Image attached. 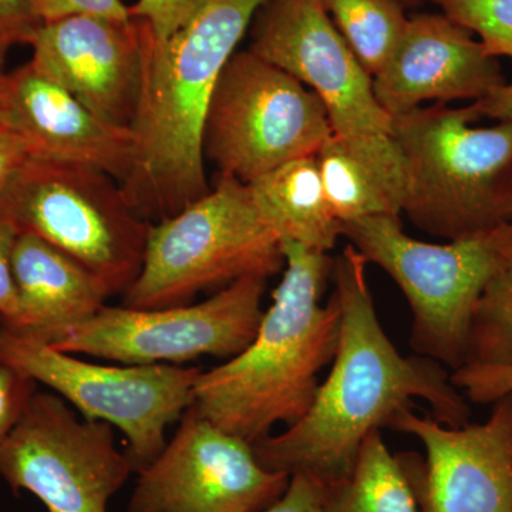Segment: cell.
Segmentation results:
<instances>
[{
    "label": "cell",
    "instance_id": "12",
    "mask_svg": "<svg viewBox=\"0 0 512 512\" xmlns=\"http://www.w3.org/2000/svg\"><path fill=\"white\" fill-rule=\"evenodd\" d=\"M133 473L110 424L83 419L62 397L39 390L0 451V478L49 512H109Z\"/></svg>",
    "mask_w": 512,
    "mask_h": 512
},
{
    "label": "cell",
    "instance_id": "24",
    "mask_svg": "<svg viewBox=\"0 0 512 512\" xmlns=\"http://www.w3.org/2000/svg\"><path fill=\"white\" fill-rule=\"evenodd\" d=\"M444 15L480 37L488 55L512 57V0H433Z\"/></svg>",
    "mask_w": 512,
    "mask_h": 512
},
{
    "label": "cell",
    "instance_id": "5",
    "mask_svg": "<svg viewBox=\"0 0 512 512\" xmlns=\"http://www.w3.org/2000/svg\"><path fill=\"white\" fill-rule=\"evenodd\" d=\"M281 239L256 207L248 184L218 174L184 210L151 224L143 266L123 293L136 309L188 305L198 293L284 271Z\"/></svg>",
    "mask_w": 512,
    "mask_h": 512
},
{
    "label": "cell",
    "instance_id": "22",
    "mask_svg": "<svg viewBox=\"0 0 512 512\" xmlns=\"http://www.w3.org/2000/svg\"><path fill=\"white\" fill-rule=\"evenodd\" d=\"M332 22L370 76L382 72L409 19L399 0H322Z\"/></svg>",
    "mask_w": 512,
    "mask_h": 512
},
{
    "label": "cell",
    "instance_id": "36",
    "mask_svg": "<svg viewBox=\"0 0 512 512\" xmlns=\"http://www.w3.org/2000/svg\"><path fill=\"white\" fill-rule=\"evenodd\" d=\"M402 5H416L419 0H399Z\"/></svg>",
    "mask_w": 512,
    "mask_h": 512
},
{
    "label": "cell",
    "instance_id": "6",
    "mask_svg": "<svg viewBox=\"0 0 512 512\" xmlns=\"http://www.w3.org/2000/svg\"><path fill=\"white\" fill-rule=\"evenodd\" d=\"M342 235L403 292L413 315L414 355L451 372L463 367L478 299L510 255L511 225L429 244L409 237L399 217L375 215L345 222Z\"/></svg>",
    "mask_w": 512,
    "mask_h": 512
},
{
    "label": "cell",
    "instance_id": "23",
    "mask_svg": "<svg viewBox=\"0 0 512 512\" xmlns=\"http://www.w3.org/2000/svg\"><path fill=\"white\" fill-rule=\"evenodd\" d=\"M463 367L512 369V249L478 299Z\"/></svg>",
    "mask_w": 512,
    "mask_h": 512
},
{
    "label": "cell",
    "instance_id": "25",
    "mask_svg": "<svg viewBox=\"0 0 512 512\" xmlns=\"http://www.w3.org/2000/svg\"><path fill=\"white\" fill-rule=\"evenodd\" d=\"M207 0H137L128 6L130 18L141 20L157 40H167L184 29Z\"/></svg>",
    "mask_w": 512,
    "mask_h": 512
},
{
    "label": "cell",
    "instance_id": "8",
    "mask_svg": "<svg viewBox=\"0 0 512 512\" xmlns=\"http://www.w3.org/2000/svg\"><path fill=\"white\" fill-rule=\"evenodd\" d=\"M251 50L298 79L322 101L333 136L406 195V168L392 116L332 22L322 0H268L256 13Z\"/></svg>",
    "mask_w": 512,
    "mask_h": 512
},
{
    "label": "cell",
    "instance_id": "30",
    "mask_svg": "<svg viewBox=\"0 0 512 512\" xmlns=\"http://www.w3.org/2000/svg\"><path fill=\"white\" fill-rule=\"evenodd\" d=\"M18 229L6 218L0 217V325L9 326L18 313L12 256Z\"/></svg>",
    "mask_w": 512,
    "mask_h": 512
},
{
    "label": "cell",
    "instance_id": "2",
    "mask_svg": "<svg viewBox=\"0 0 512 512\" xmlns=\"http://www.w3.org/2000/svg\"><path fill=\"white\" fill-rule=\"evenodd\" d=\"M266 2L207 0L170 39H154L148 29L143 87L131 128L136 160L121 187L131 208L151 224L211 190L202 141L212 96Z\"/></svg>",
    "mask_w": 512,
    "mask_h": 512
},
{
    "label": "cell",
    "instance_id": "29",
    "mask_svg": "<svg viewBox=\"0 0 512 512\" xmlns=\"http://www.w3.org/2000/svg\"><path fill=\"white\" fill-rule=\"evenodd\" d=\"M42 23L33 0H0V40L5 45H29Z\"/></svg>",
    "mask_w": 512,
    "mask_h": 512
},
{
    "label": "cell",
    "instance_id": "32",
    "mask_svg": "<svg viewBox=\"0 0 512 512\" xmlns=\"http://www.w3.org/2000/svg\"><path fill=\"white\" fill-rule=\"evenodd\" d=\"M28 160L23 141L8 130L0 131V197Z\"/></svg>",
    "mask_w": 512,
    "mask_h": 512
},
{
    "label": "cell",
    "instance_id": "34",
    "mask_svg": "<svg viewBox=\"0 0 512 512\" xmlns=\"http://www.w3.org/2000/svg\"><path fill=\"white\" fill-rule=\"evenodd\" d=\"M6 74L0 73V131H6L5 110H6Z\"/></svg>",
    "mask_w": 512,
    "mask_h": 512
},
{
    "label": "cell",
    "instance_id": "18",
    "mask_svg": "<svg viewBox=\"0 0 512 512\" xmlns=\"http://www.w3.org/2000/svg\"><path fill=\"white\" fill-rule=\"evenodd\" d=\"M12 268L18 313L3 328L19 335L45 340L64 326L90 318L110 298L89 269L28 232L16 238Z\"/></svg>",
    "mask_w": 512,
    "mask_h": 512
},
{
    "label": "cell",
    "instance_id": "37",
    "mask_svg": "<svg viewBox=\"0 0 512 512\" xmlns=\"http://www.w3.org/2000/svg\"><path fill=\"white\" fill-rule=\"evenodd\" d=\"M511 229H512V222H511Z\"/></svg>",
    "mask_w": 512,
    "mask_h": 512
},
{
    "label": "cell",
    "instance_id": "16",
    "mask_svg": "<svg viewBox=\"0 0 512 512\" xmlns=\"http://www.w3.org/2000/svg\"><path fill=\"white\" fill-rule=\"evenodd\" d=\"M6 130L30 158L84 165L126 183L136 160L131 128L114 126L26 63L6 74Z\"/></svg>",
    "mask_w": 512,
    "mask_h": 512
},
{
    "label": "cell",
    "instance_id": "15",
    "mask_svg": "<svg viewBox=\"0 0 512 512\" xmlns=\"http://www.w3.org/2000/svg\"><path fill=\"white\" fill-rule=\"evenodd\" d=\"M147 37L141 20L70 16L36 30L30 64L107 123L133 128Z\"/></svg>",
    "mask_w": 512,
    "mask_h": 512
},
{
    "label": "cell",
    "instance_id": "31",
    "mask_svg": "<svg viewBox=\"0 0 512 512\" xmlns=\"http://www.w3.org/2000/svg\"><path fill=\"white\" fill-rule=\"evenodd\" d=\"M325 485L303 474H293L285 493L258 512H325Z\"/></svg>",
    "mask_w": 512,
    "mask_h": 512
},
{
    "label": "cell",
    "instance_id": "17",
    "mask_svg": "<svg viewBox=\"0 0 512 512\" xmlns=\"http://www.w3.org/2000/svg\"><path fill=\"white\" fill-rule=\"evenodd\" d=\"M505 83L497 57L446 15H417L392 59L373 77V92L389 116L424 101L480 100Z\"/></svg>",
    "mask_w": 512,
    "mask_h": 512
},
{
    "label": "cell",
    "instance_id": "9",
    "mask_svg": "<svg viewBox=\"0 0 512 512\" xmlns=\"http://www.w3.org/2000/svg\"><path fill=\"white\" fill-rule=\"evenodd\" d=\"M0 365L49 387L83 419L120 430L134 473L163 451L165 433L191 406L202 372L177 365H97L3 326Z\"/></svg>",
    "mask_w": 512,
    "mask_h": 512
},
{
    "label": "cell",
    "instance_id": "11",
    "mask_svg": "<svg viewBox=\"0 0 512 512\" xmlns=\"http://www.w3.org/2000/svg\"><path fill=\"white\" fill-rule=\"evenodd\" d=\"M265 278H245L205 301L168 308L103 306L82 322L56 330L42 342L72 355L120 365H177L212 356L239 355L259 328Z\"/></svg>",
    "mask_w": 512,
    "mask_h": 512
},
{
    "label": "cell",
    "instance_id": "1",
    "mask_svg": "<svg viewBox=\"0 0 512 512\" xmlns=\"http://www.w3.org/2000/svg\"><path fill=\"white\" fill-rule=\"evenodd\" d=\"M362 254L346 245L333 259L340 326L325 382L301 420L254 444L259 463L288 476L303 474L332 485L352 473L360 448L394 414L424 400L447 426L470 423V406L446 367L429 357L404 356L377 315Z\"/></svg>",
    "mask_w": 512,
    "mask_h": 512
},
{
    "label": "cell",
    "instance_id": "13",
    "mask_svg": "<svg viewBox=\"0 0 512 512\" xmlns=\"http://www.w3.org/2000/svg\"><path fill=\"white\" fill-rule=\"evenodd\" d=\"M137 476L127 512H258L274 504L291 480L262 466L252 444L192 407Z\"/></svg>",
    "mask_w": 512,
    "mask_h": 512
},
{
    "label": "cell",
    "instance_id": "35",
    "mask_svg": "<svg viewBox=\"0 0 512 512\" xmlns=\"http://www.w3.org/2000/svg\"><path fill=\"white\" fill-rule=\"evenodd\" d=\"M9 46L0 40V73L2 72L3 62H5L6 53H8Z\"/></svg>",
    "mask_w": 512,
    "mask_h": 512
},
{
    "label": "cell",
    "instance_id": "28",
    "mask_svg": "<svg viewBox=\"0 0 512 512\" xmlns=\"http://www.w3.org/2000/svg\"><path fill=\"white\" fill-rule=\"evenodd\" d=\"M33 3L43 23L79 15L130 19L128 6L121 0H33Z\"/></svg>",
    "mask_w": 512,
    "mask_h": 512
},
{
    "label": "cell",
    "instance_id": "4",
    "mask_svg": "<svg viewBox=\"0 0 512 512\" xmlns=\"http://www.w3.org/2000/svg\"><path fill=\"white\" fill-rule=\"evenodd\" d=\"M406 168L402 214L447 241L511 225L512 123L474 127L473 107L436 103L392 117Z\"/></svg>",
    "mask_w": 512,
    "mask_h": 512
},
{
    "label": "cell",
    "instance_id": "3",
    "mask_svg": "<svg viewBox=\"0 0 512 512\" xmlns=\"http://www.w3.org/2000/svg\"><path fill=\"white\" fill-rule=\"evenodd\" d=\"M281 245L284 276L254 339L224 365L202 370L192 390L195 412L252 446L276 424L305 416L338 348V301L332 295L322 303L333 259L295 242Z\"/></svg>",
    "mask_w": 512,
    "mask_h": 512
},
{
    "label": "cell",
    "instance_id": "20",
    "mask_svg": "<svg viewBox=\"0 0 512 512\" xmlns=\"http://www.w3.org/2000/svg\"><path fill=\"white\" fill-rule=\"evenodd\" d=\"M325 512H420L416 495L397 454L384 443L380 430L367 436L352 473L326 485Z\"/></svg>",
    "mask_w": 512,
    "mask_h": 512
},
{
    "label": "cell",
    "instance_id": "26",
    "mask_svg": "<svg viewBox=\"0 0 512 512\" xmlns=\"http://www.w3.org/2000/svg\"><path fill=\"white\" fill-rule=\"evenodd\" d=\"M451 380L470 403L493 404L512 393V369L460 367Z\"/></svg>",
    "mask_w": 512,
    "mask_h": 512
},
{
    "label": "cell",
    "instance_id": "10",
    "mask_svg": "<svg viewBox=\"0 0 512 512\" xmlns=\"http://www.w3.org/2000/svg\"><path fill=\"white\" fill-rule=\"evenodd\" d=\"M332 134L319 97L248 49L234 53L218 80L202 147L218 173L249 184L279 165L318 156Z\"/></svg>",
    "mask_w": 512,
    "mask_h": 512
},
{
    "label": "cell",
    "instance_id": "19",
    "mask_svg": "<svg viewBox=\"0 0 512 512\" xmlns=\"http://www.w3.org/2000/svg\"><path fill=\"white\" fill-rule=\"evenodd\" d=\"M256 207L282 242L328 254L342 235L330 208L316 157L274 168L248 184Z\"/></svg>",
    "mask_w": 512,
    "mask_h": 512
},
{
    "label": "cell",
    "instance_id": "27",
    "mask_svg": "<svg viewBox=\"0 0 512 512\" xmlns=\"http://www.w3.org/2000/svg\"><path fill=\"white\" fill-rule=\"evenodd\" d=\"M36 390L37 383L30 377L13 367L0 365V451Z\"/></svg>",
    "mask_w": 512,
    "mask_h": 512
},
{
    "label": "cell",
    "instance_id": "7",
    "mask_svg": "<svg viewBox=\"0 0 512 512\" xmlns=\"http://www.w3.org/2000/svg\"><path fill=\"white\" fill-rule=\"evenodd\" d=\"M0 217L89 269L110 296L136 281L151 228L111 175L30 157L0 197Z\"/></svg>",
    "mask_w": 512,
    "mask_h": 512
},
{
    "label": "cell",
    "instance_id": "21",
    "mask_svg": "<svg viewBox=\"0 0 512 512\" xmlns=\"http://www.w3.org/2000/svg\"><path fill=\"white\" fill-rule=\"evenodd\" d=\"M316 160L326 198L342 225L375 215H402V192L339 137L332 134Z\"/></svg>",
    "mask_w": 512,
    "mask_h": 512
},
{
    "label": "cell",
    "instance_id": "14",
    "mask_svg": "<svg viewBox=\"0 0 512 512\" xmlns=\"http://www.w3.org/2000/svg\"><path fill=\"white\" fill-rule=\"evenodd\" d=\"M483 423L447 426L404 407L390 429L416 437L420 454L400 453L420 512H512V393Z\"/></svg>",
    "mask_w": 512,
    "mask_h": 512
},
{
    "label": "cell",
    "instance_id": "33",
    "mask_svg": "<svg viewBox=\"0 0 512 512\" xmlns=\"http://www.w3.org/2000/svg\"><path fill=\"white\" fill-rule=\"evenodd\" d=\"M478 119L497 120L498 123H512V83H503L483 99L471 104Z\"/></svg>",
    "mask_w": 512,
    "mask_h": 512
}]
</instances>
